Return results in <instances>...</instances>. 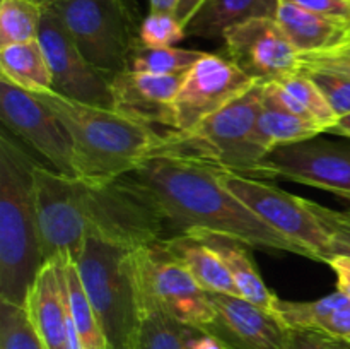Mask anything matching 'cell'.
<instances>
[{"instance_id":"603a6c76","label":"cell","mask_w":350,"mask_h":349,"mask_svg":"<svg viewBox=\"0 0 350 349\" xmlns=\"http://www.w3.org/2000/svg\"><path fill=\"white\" fill-rule=\"evenodd\" d=\"M0 74L29 92L51 91L53 86L46 55L38 40L0 47Z\"/></svg>"},{"instance_id":"d4e9b609","label":"cell","mask_w":350,"mask_h":349,"mask_svg":"<svg viewBox=\"0 0 350 349\" xmlns=\"http://www.w3.org/2000/svg\"><path fill=\"white\" fill-rule=\"evenodd\" d=\"M65 279H67L68 308H70L72 320L77 328L82 349H109L101 322L89 301L77 267L70 259L65 262Z\"/></svg>"},{"instance_id":"e575fe53","label":"cell","mask_w":350,"mask_h":349,"mask_svg":"<svg viewBox=\"0 0 350 349\" xmlns=\"http://www.w3.org/2000/svg\"><path fill=\"white\" fill-rule=\"evenodd\" d=\"M287 349H350V342L318 328H289Z\"/></svg>"},{"instance_id":"7402d4cb","label":"cell","mask_w":350,"mask_h":349,"mask_svg":"<svg viewBox=\"0 0 350 349\" xmlns=\"http://www.w3.org/2000/svg\"><path fill=\"white\" fill-rule=\"evenodd\" d=\"M193 235L200 236L208 246H212L219 253L238 286L239 296L275 313L280 298H277V294L267 287L265 281L260 276L258 267L250 253L248 245L238 242V240L228 238V236L214 235V233L195 231Z\"/></svg>"},{"instance_id":"f546056e","label":"cell","mask_w":350,"mask_h":349,"mask_svg":"<svg viewBox=\"0 0 350 349\" xmlns=\"http://www.w3.org/2000/svg\"><path fill=\"white\" fill-rule=\"evenodd\" d=\"M0 349H44L24 307L0 305Z\"/></svg>"},{"instance_id":"ab89813d","label":"cell","mask_w":350,"mask_h":349,"mask_svg":"<svg viewBox=\"0 0 350 349\" xmlns=\"http://www.w3.org/2000/svg\"><path fill=\"white\" fill-rule=\"evenodd\" d=\"M178 2H180V0H149L150 12L174 14Z\"/></svg>"},{"instance_id":"ba28073f","label":"cell","mask_w":350,"mask_h":349,"mask_svg":"<svg viewBox=\"0 0 350 349\" xmlns=\"http://www.w3.org/2000/svg\"><path fill=\"white\" fill-rule=\"evenodd\" d=\"M221 180L260 219L272 226L297 246L306 250L310 259L327 263L332 257L330 238L317 216L308 209L303 197L287 194L260 178L221 170Z\"/></svg>"},{"instance_id":"52a82bcc","label":"cell","mask_w":350,"mask_h":349,"mask_svg":"<svg viewBox=\"0 0 350 349\" xmlns=\"http://www.w3.org/2000/svg\"><path fill=\"white\" fill-rule=\"evenodd\" d=\"M96 68L115 77L129 70L139 44L126 0H55L50 5Z\"/></svg>"},{"instance_id":"836d02e7","label":"cell","mask_w":350,"mask_h":349,"mask_svg":"<svg viewBox=\"0 0 350 349\" xmlns=\"http://www.w3.org/2000/svg\"><path fill=\"white\" fill-rule=\"evenodd\" d=\"M301 68H325L350 77V40L311 53H301Z\"/></svg>"},{"instance_id":"3957f363","label":"cell","mask_w":350,"mask_h":349,"mask_svg":"<svg viewBox=\"0 0 350 349\" xmlns=\"http://www.w3.org/2000/svg\"><path fill=\"white\" fill-rule=\"evenodd\" d=\"M36 161L16 137L0 133V301L26 307L27 294L44 266L38 224Z\"/></svg>"},{"instance_id":"6da1fadb","label":"cell","mask_w":350,"mask_h":349,"mask_svg":"<svg viewBox=\"0 0 350 349\" xmlns=\"http://www.w3.org/2000/svg\"><path fill=\"white\" fill-rule=\"evenodd\" d=\"M38 224L44 262L74 260L88 236L129 250L164 238L166 212L149 187L132 173L106 181H85L34 166Z\"/></svg>"},{"instance_id":"8992f818","label":"cell","mask_w":350,"mask_h":349,"mask_svg":"<svg viewBox=\"0 0 350 349\" xmlns=\"http://www.w3.org/2000/svg\"><path fill=\"white\" fill-rule=\"evenodd\" d=\"M74 263L101 322L109 349H135L142 318V294L133 250L88 236Z\"/></svg>"},{"instance_id":"4316f807","label":"cell","mask_w":350,"mask_h":349,"mask_svg":"<svg viewBox=\"0 0 350 349\" xmlns=\"http://www.w3.org/2000/svg\"><path fill=\"white\" fill-rule=\"evenodd\" d=\"M43 10L34 0H0V47L38 40Z\"/></svg>"},{"instance_id":"5bb4252c","label":"cell","mask_w":350,"mask_h":349,"mask_svg":"<svg viewBox=\"0 0 350 349\" xmlns=\"http://www.w3.org/2000/svg\"><path fill=\"white\" fill-rule=\"evenodd\" d=\"M226 57L255 82H275L301 68L299 51L275 17H258L231 27L222 36Z\"/></svg>"},{"instance_id":"ee69618b","label":"cell","mask_w":350,"mask_h":349,"mask_svg":"<svg viewBox=\"0 0 350 349\" xmlns=\"http://www.w3.org/2000/svg\"><path fill=\"white\" fill-rule=\"evenodd\" d=\"M345 202H347V204H349V205H350V198H349V201H345Z\"/></svg>"},{"instance_id":"1f68e13d","label":"cell","mask_w":350,"mask_h":349,"mask_svg":"<svg viewBox=\"0 0 350 349\" xmlns=\"http://www.w3.org/2000/svg\"><path fill=\"white\" fill-rule=\"evenodd\" d=\"M304 204L317 216L325 231L328 233L332 257H350V209H347V211H335V209L325 207V205L308 201V198H304Z\"/></svg>"},{"instance_id":"44dd1931","label":"cell","mask_w":350,"mask_h":349,"mask_svg":"<svg viewBox=\"0 0 350 349\" xmlns=\"http://www.w3.org/2000/svg\"><path fill=\"white\" fill-rule=\"evenodd\" d=\"M275 313L289 328H318L350 342V296L338 289L314 301L279 300Z\"/></svg>"},{"instance_id":"2e32d148","label":"cell","mask_w":350,"mask_h":349,"mask_svg":"<svg viewBox=\"0 0 350 349\" xmlns=\"http://www.w3.org/2000/svg\"><path fill=\"white\" fill-rule=\"evenodd\" d=\"M188 74V72H187ZM187 74L157 75L125 70L111 79L115 109L147 125L176 130L174 99Z\"/></svg>"},{"instance_id":"60d3db41","label":"cell","mask_w":350,"mask_h":349,"mask_svg":"<svg viewBox=\"0 0 350 349\" xmlns=\"http://www.w3.org/2000/svg\"><path fill=\"white\" fill-rule=\"evenodd\" d=\"M328 133H337V135L349 137L350 139V115L338 118V122L328 130Z\"/></svg>"},{"instance_id":"5b68a950","label":"cell","mask_w":350,"mask_h":349,"mask_svg":"<svg viewBox=\"0 0 350 349\" xmlns=\"http://www.w3.org/2000/svg\"><path fill=\"white\" fill-rule=\"evenodd\" d=\"M263 106V84L256 82L245 94L185 132L167 130L152 157H174L207 164L222 171L258 178L265 153L252 140Z\"/></svg>"},{"instance_id":"4fadbf2b","label":"cell","mask_w":350,"mask_h":349,"mask_svg":"<svg viewBox=\"0 0 350 349\" xmlns=\"http://www.w3.org/2000/svg\"><path fill=\"white\" fill-rule=\"evenodd\" d=\"M256 82L228 57L207 53L188 70L176 99V132H185L245 94Z\"/></svg>"},{"instance_id":"e0dca14e","label":"cell","mask_w":350,"mask_h":349,"mask_svg":"<svg viewBox=\"0 0 350 349\" xmlns=\"http://www.w3.org/2000/svg\"><path fill=\"white\" fill-rule=\"evenodd\" d=\"M58 257L41 267L26 300V311L44 349H67L70 308H68L65 262Z\"/></svg>"},{"instance_id":"83f0119b","label":"cell","mask_w":350,"mask_h":349,"mask_svg":"<svg viewBox=\"0 0 350 349\" xmlns=\"http://www.w3.org/2000/svg\"><path fill=\"white\" fill-rule=\"evenodd\" d=\"M205 55L200 50L170 47V48H149L139 44L132 51L129 70L147 72L157 75L187 74L198 60Z\"/></svg>"},{"instance_id":"ffe728a7","label":"cell","mask_w":350,"mask_h":349,"mask_svg":"<svg viewBox=\"0 0 350 349\" xmlns=\"http://www.w3.org/2000/svg\"><path fill=\"white\" fill-rule=\"evenodd\" d=\"M280 0H205L185 26L187 38L215 40L238 24L275 17Z\"/></svg>"},{"instance_id":"7a4b0ae2","label":"cell","mask_w":350,"mask_h":349,"mask_svg":"<svg viewBox=\"0 0 350 349\" xmlns=\"http://www.w3.org/2000/svg\"><path fill=\"white\" fill-rule=\"evenodd\" d=\"M133 177L152 190L178 233H214L252 248L308 257L306 250L260 219L221 180V170L174 157H150Z\"/></svg>"},{"instance_id":"f35d334b","label":"cell","mask_w":350,"mask_h":349,"mask_svg":"<svg viewBox=\"0 0 350 349\" xmlns=\"http://www.w3.org/2000/svg\"><path fill=\"white\" fill-rule=\"evenodd\" d=\"M204 2L205 0H180L176 9H174V17H176L183 26H187L188 21L193 17V14L197 12L198 7H200Z\"/></svg>"},{"instance_id":"7c38bea8","label":"cell","mask_w":350,"mask_h":349,"mask_svg":"<svg viewBox=\"0 0 350 349\" xmlns=\"http://www.w3.org/2000/svg\"><path fill=\"white\" fill-rule=\"evenodd\" d=\"M38 41L50 65L51 91L85 105L115 109L111 79L84 57L60 17L46 5Z\"/></svg>"},{"instance_id":"9c48e42d","label":"cell","mask_w":350,"mask_h":349,"mask_svg":"<svg viewBox=\"0 0 350 349\" xmlns=\"http://www.w3.org/2000/svg\"><path fill=\"white\" fill-rule=\"evenodd\" d=\"M133 262L144 300L191 327H204L214 318L215 310L207 291L164 250L161 240L133 250Z\"/></svg>"},{"instance_id":"74e56055","label":"cell","mask_w":350,"mask_h":349,"mask_svg":"<svg viewBox=\"0 0 350 349\" xmlns=\"http://www.w3.org/2000/svg\"><path fill=\"white\" fill-rule=\"evenodd\" d=\"M328 266L337 277V289L350 296V257L335 255L328 260Z\"/></svg>"},{"instance_id":"8fae6325","label":"cell","mask_w":350,"mask_h":349,"mask_svg":"<svg viewBox=\"0 0 350 349\" xmlns=\"http://www.w3.org/2000/svg\"><path fill=\"white\" fill-rule=\"evenodd\" d=\"M260 180H287L350 198V147L313 139L282 144L260 163Z\"/></svg>"},{"instance_id":"d6986e66","label":"cell","mask_w":350,"mask_h":349,"mask_svg":"<svg viewBox=\"0 0 350 349\" xmlns=\"http://www.w3.org/2000/svg\"><path fill=\"white\" fill-rule=\"evenodd\" d=\"M275 19L299 53L320 51L342 43L347 40L350 27L349 21L321 16L282 0Z\"/></svg>"},{"instance_id":"4dcf8cb0","label":"cell","mask_w":350,"mask_h":349,"mask_svg":"<svg viewBox=\"0 0 350 349\" xmlns=\"http://www.w3.org/2000/svg\"><path fill=\"white\" fill-rule=\"evenodd\" d=\"M137 36L144 47L170 48L183 41L187 33L185 26L174 17V14L149 12V16L140 23Z\"/></svg>"},{"instance_id":"30bf717a","label":"cell","mask_w":350,"mask_h":349,"mask_svg":"<svg viewBox=\"0 0 350 349\" xmlns=\"http://www.w3.org/2000/svg\"><path fill=\"white\" fill-rule=\"evenodd\" d=\"M0 116L3 129L17 140L33 147L51 164V170L77 177L74 144L57 113L33 92L0 77Z\"/></svg>"},{"instance_id":"277c9868","label":"cell","mask_w":350,"mask_h":349,"mask_svg":"<svg viewBox=\"0 0 350 349\" xmlns=\"http://www.w3.org/2000/svg\"><path fill=\"white\" fill-rule=\"evenodd\" d=\"M64 122L74 144L77 178L106 181L130 174L150 159L164 133L120 113L67 99L53 91L33 92Z\"/></svg>"},{"instance_id":"f1b7e54d","label":"cell","mask_w":350,"mask_h":349,"mask_svg":"<svg viewBox=\"0 0 350 349\" xmlns=\"http://www.w3.org/2000/svg\"><path fill=\"white\" fill-rule=\"evenodd\" d=\"M275 82H279L287 92H291V94L304 106V109L310 113L311 118H313L318 125L323 127L325 133H328V130L338 122L337 113L332 109V106L328 105V101L325 99V96L321 94L318 86L311 81V77L306 72H303L299 68L296 74L289 75V77L286 79H280V81Z\"/></svg>"},{"instance_id":"7bdbcfd3","label":"cell","mask_w":350,"mask_h":349,"mask_svg":"<svg viewBox=\"0 0 350 349\" xmlns=\"http://www.w3.org/2000/svg\"><path fill=\"white\" fill-rule=\"evenodd\" d=\"M347 40H350V27H349V33H347Z\"/></svg>"},{"instance_id":"ac0fdd59","label":"cell","mask_w":350,"mask_h":349,"mask_svg":"<svg viewBox=\"0 0 350 349\" xmlns=\"http://www.w3.org/2000/svg\"><path fill=\"white\" fill-rule=\"evenodd\" d=\"M164 250L193 276L198 286L207 293H224L239 296V289L222 262L219 253L193 233H178L161 240Z\"/></svg>"},{"instance_id":"484cf974","label":"cell","mask_w":350,"mask_h":349,"mask_svg":"<svg viewBox=\"0 0 350 349\" xmlns=\"http://www.w3.org/2000/svg\"><path fill=\"white\" fill-rule=\"evenodd\" d=\"M187 324L142 298V318L135 349H188L185 341Z\"/></svg>"},{"instance_id":"8d00e7d4","label":"cell","mask_w":350,"mask_h":349,"mask_svg":"<svg viewBox=\"0 0 350 349\" xmlns=\"http://www.w3.org/2000/svg\"><path fill=\"white\" fill-rule=\"evenodd\" d=\"M185 341H187L188 349H224L219 344L217 339H214L211 334L202 331V328L191 327V325H187Z\"/></svg>"},{"instance_id":"d6a6232c","label":"cell","mask_w":350,"mask_h":349,"mask_svg":"<svg viewBox=\"0 0 350 349\" xmlns=\"http://www.w3.org/2000/svg\"><path fill=\"white\" fill-rule=\"evenodd\" d=\"M318 86L338 118L350 115V77L325 68H301Z\"/></svg>"},{"instance_id":"b9f144b4","label":"cell","mask_w":350,"mask_h":349,"mask_svg":"<svg viewBox=\"0 0 350 349\" xmlns=\"http://www.w3.org/2000/svg\"><path fill=\"white\" fill-rule=\"evenodd\" d=\"M34 2L41 3V5H50V3L55 2V0H34Z\"/></svg>"},{"instance_id":"d590c367","label":"cell","mask_w":350,"mask_h":349,"mask_svg":"<svg viewBox=\"0 0 350 349\" xmlns=\"http://www.w3.org/2000/svg\"><path fill=\"white\" fill-rule=\"evenodd\" d=\"M282 2L294 3L311 12L350 23V0H282Z\"/></svg>"},{"instance_id":"9a60e30c","label":"cell","mask_w":350,"mask_h":349,"mask_svg":"<svg viewBox=\"0 0 350 349\" xmlns=\"http://www.w3.org/2000/svg\"><path fill=\"white\" fill-rule=\"evenodd\" d=\"M215 315L202 328L224 349H287L289 327L279 315L241 296L208 293Z\"/></svg>"},{"instance_id":"cb8c5ba5","label":"cell","mask_w":350,"mask_h":349,"mask_svg":"<svg viewBox=\"0 0 350 349\" xmlns=\"http://www.w3.org/2000/svg\"><path fill=\"white\" fill-rule=\"evenodd\" d=\"M320 133H325V130L318 123L299 118L263 98L262 112L256 118L252 140L267 156V153L273 147L313 139Z\"/></svg>"}]
</instances>
